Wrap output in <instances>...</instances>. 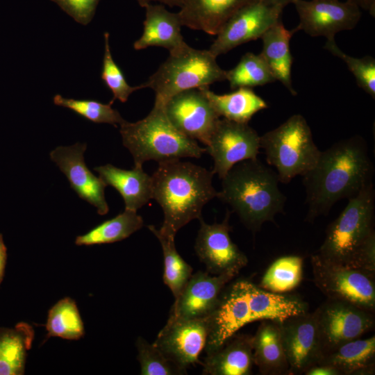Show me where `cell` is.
Wrapping results in <instances>:
<instances>
[{
	"label": "cell",
	"mask_w": 375,
	"mask_h": 375,
	"mask_svg": "<svg viewBox=\"0 0 375 375\" xmlns=\"http://www.w3.org/2000/svg\"><path fill=\"white\" fill-rule=\"evenodd\" d=\"M138 3V4L142 7L144 8L146 6H147L149 3H151L152 2H159L162 4L167 5L170 7L177 6L179 7L181 5L182 0H136Z\"/></svg>",
	"instance_id": "cell-42"
},
{
	"label": "cell",
	"mask_w": 375,
	"mask_h": 375,
	"mask_svg": "<svg viewBox=\"0 0 375 375\" xmlns=\"http://www.w3.org/2000/svg\"><path fill=\"white\" fill-rule=\"evenodd\" d=\"M232 90L262 86L276 80L262 56L247 52L233 69L226 71V79Z\"/></svg>",
	"instance_id": "cell-33"
},
{
	"label": "cell",
	"mask_w": 375,
	"mask_h": 375,
	"mask_svg": "<svg viewBox=\"0 0 375 375\" xmlns=\"http://www.w3.org/2000/svg\"><path fill=\"white\" fill-rule=\"evenodd\" d=\"M293 4L299 17L296 31L327 40L354 28L361 18L360 8L349 0H295Z\"/></svg>",
	"instance_id": "cell-14"
},
{
	"label": "cell",
	"mask_w": 375,
	"mask_h": 375,
	"mask_svg": "<svg viewBox=\"0 0 375 375\" xmlns=\"http://www.w3.org/2000/svg\"><path fill=\"white\" fill-rule=\"evenodd\" d=\"M307 311L308 303L297 295L272 292L249 280H236L224 288L207 317L204 349L207 354L217 350L247 324L266 319L282 322Z\"/></svg>",
	"instance_id": "cell-2"
},
{
	"label": "cell",
	"mask_w": 375,
	"mask_h": 375,
	"mask_svg": "<svg viewBox=\"0 0 375 375\" xmlns=\"http://www.w3.org/2000/svg\"><path fill=\"white\" fill-rule=\"evenodd\" d=\"M164 110L178 131L206 146L220 119L200 88L174 95L165 103Z\"/></svg>",
	"instance_id": "cell-15"
},
{
	"label": "cell",
	"mask_w": 375,
	"mask_h": 375,
	"mask_svg": "<svg viewBox=\"0 0 375 375\" xmlns=\"http://www.w3.org/2000/svg\"><path fill=\"white\" fill-rule=\"evenodd\" d=\"M99 178L118 191L122 197L125 209L136 211L152 199V178L144 172L142 166L133 169L118 168L110 164L94 168Z\"/></svg>",
	"instance_id": "cell-22"
},
{
	"label": "cell",
	"mask_w": 375,
	"mask_h": 375,
	"mask_svg": "<svg viewBox=\"0 0 375 375\" xmlns=\"http://www.w3.org/2000/svg\"><path fill=\"white\" fill-rule=\"evenodd\" d=\"M138 360L142 375L185 374L184 371L169 360L153 344L139 337L137 339Z\"/></svg>",
	"instance_id": "cell-37"
},
{
	"label": "cell",
	"mask_w": 375,
	"mask_h": 375,
	"mask_svg": "<svg viewBox=\"0 0 375 375\" xmlns=\"http://www.w3.org/2000/svg\"><path fill=\"white\" fill-rule=\"evenodd\" d=\"M276 172L260 160L249 159L232 167L222 178L219 199L232 208L244 225L255 233L263 223L283 212L285 196Z\"/></svg>",
	"instance_id": "cell-5"
},
{
	"label": "cell",
	"mask_w": 375,
	"mask_h": 375,
	"mask_svg": "<svg viewBox=\"0 0 375 375\" xmlns=\"http://www.w3.org/2000/svg\"><path fill=\"white\" fill-rule=\"evenodd\" d=\"M259 149L260 136L248 123L222 118L219 119L206 150L214 161L212 173L222 179L235 164L256 159Z\"/></svg>",
	"instance_id": "cell-11"
},
{
	"label": "cell",
	"mask_w": 375,
	"mask_h": 375,
	"mask_svg": "<svg viewBox=\"0 0 375 375\" xmlns=\"http://www.w3.org/2000/svg\"><path fill=\"white\" fill-rule=\"evenodd\" d=\"M146 9L143 32L133 47L141 50L150 47L174 51L185 44L181 33V22L178 12H172L162 4L149 3Z\"/></svg>",
	"instance_id": "cell-21"
},
{
	"label": "cell",
	"mask_w": 375,
	"mask_h": 375,
	"mask_svg": "<svg viewBox=\"0 0 375 375\" xmlns=\"http://www.w3.org/2000/svg\"><path fill=\"white\" fill-rule=\"evenodd\" d=\"M122 142L131 153L134 166L148 160L159 162L200 158L206 152L195 140L178 131L168 119L164 106L154 103L149 115L136 122L120 124Z\"/></svg>",
	"instance_id": "cell-6"
},
{
	"label": "cell",
	"mask_w": 375,
	"mask_h": 375,
	"mask_svg": "<svg viewBox=\"0 0 375 375\" xmlns=\"http://www.w3.org/2000/svg\"><path fill=\"white\" fill-rule=\"evenodd\" d=\"M219 117L240 123H248L260 110L267 108V102L252 88H239L228 94H217L209 86L199 88Z\"/></svg>",
	"instance_id": "cell-27"
},
{
	"label": "cell",
	"mask_w": 375,
	"mask_h": 375,
	"mask_svg": "<svg viewBox=\"0 0 375 375\" xmlns=\"http://www.w3.org/2000/svg\"><path fill=\"white\" fill-rule=\"evenodd\" d=\"M53 101L55 105L68 108L94 123H106L116 126L125 121L120 113L111 107L110 103L105 104L92 99L66 98L58 94L53 97Z\"/></svg>",
	"instance_id": "cell-34"
},
{
	"label": "cell",
	"mask_w": 375,
	"mask_h": 375,
	"mask_svg": "<svg viewBox=\"0 0 375 375\" xmlns=\"http://www.w3.org/2000/svg\"><path fill=\"white\" fill-rule=\"evenodd\" d=\"M47 340L51 337L76 340L84 335L83 322L74 300L65 297L49 310L46 323Z\"/></svg>",
	"instance_id": "cell-30"
},
{
	"label": "cell",
	"mask_w": 375,
	"mask_h": 375,
	"mask_svg": "<svg viewBox=\"0 0 375 375\" xmlns=\"http://www.w3.org/2000/svg\"><path fill=\"white\" fill-rule=\"evenodd\" d=\"M143 225V219L136 211L125 209L116 217L77 236L75 244L78 246H90L121 241L140 229Z\"/></svg>",
	"instance_id": "cell-29"
},
{
	"label": "cell",
	"mask_w": 375,
	"mask_h": 375,
	"mask_svg": "<svg viewBox=\"0 0 375 375\" xmlns=\"http://www.w3.org/2000/svg\"><path fill=\"white\" fill-rule=\"evenodd\" d=\"M317 364L328 365L340 375L374 374L375 336L346 342L324 353Z\"/></svg>",
	"instance_id": "cell-25"
},
{
	"label": "cell",
	"mask_w": 375,
	"mask_h": 375,
	"mask_svg": "<svg viewBox=\"0 0 375 375\" xmlns=\"http://www.w3.org/2000/svg\"><path fill=\"white\" fill-rule=\"evenodd\" d=\"M7 260V248L3 242V235L0 233V285L3 279Z\"/></svg>",
	"instance_id": "cell-40"
},
{
	"label": "cell",
	"mask_w": 375,
	"mask_h": 375,
	"mask_svg": "<svg viewBox=\"0 0 375 375\" xmlns=\"http://www.w3.org/2000/svg\"><path fill=\"white\" fill-rule=\"evenodd\" d=\"M303 259L294 255L281 256L267 268L258 285L275 293H285L297 288L302 278Z\"/></svg>",
	"instance_id": "cell-32"
},
{
	"label": "cell",
	"mask_w": 375,
	"mask_h": 375,
	"mask_svg": "<svg viewBox=\"0 0 375 375\" xmlns=\"http://www.w3.org/2000/svg\"><path fill=\"white\" fill-rule=\"evenodd\" d=\"M208 334V318L180 319L169 317L153 344L180 369L186 371L199 362Z\"/></svg>",
	"instance_id": "cell-16"
},
{
	"label": "cell",
	"mask_w": 375,
	"mask_h": 375,
	"mask_svg": "<svg viewBox=\"0 0 375 375\" xmlns=\"http://www.w3.org/2000/svg\"><path fill=\"white\" fill-rule=\"evenodd\" d=\"M283 8L260 0L235 12L224 24L209 51L216 57L244 43L260 38L281 18Z\"/></svg>",
	"instance_id": "cell-12"
},
{
	"label": "cell",
	"mask_w": 375,
	"mask_h": 375,
	"mask_svg": "<svg viewBox=\"0 0 375 375\" xmlns=\"http://www.w3.org/2000/svg\"><path fill=\"white\" fill-rule=\"evenodd\" d=\"M231 212L227 211L221 223H206L200 218V228L194 249L206 272L212 275L233 274L237 276L248 263L246 255L231 240L229 233Z\"/></svg>",
	"instance_id": "cell-13"
},
{
	"label": "cell",
	"mask_w": 375,
	"mask_h": 375,
	"mask_svg": "<svg viewBox=\"0 0 375 375\" xmlns=\"http://www.w3.org/2000/svg\"><path fill=\"white\" fill-rule=\"evenodd\" d=\"M87 144L77 142L69 147H58L50 152V158L66 176L70 187L78 196L94 206L98 214L109 210L105 198L106 184L87 167L84 152Z\"/></svg>",
	"instance_id": "cell-18"
},
{
	"label": "cell",
	"mask_w": 375,
	"mask_h": 375,
	"mask_svg": "<svg viewBox=\"0 0 375 375\" xmlns=\"http://www.w3.org/2000/svg\"><path fill=\"white\" fill-rule=\"evenodd\" d=\"M296 29L288 30L281 19L271 26L260 38L264 58L276 81H280L292 95L297 92L292 84V65L293 58L290 42Z\"/></svg>",
	"instance_id": "cell-26"
},
{
	"label": "cell",
	"mask_w": 375,
	"mask_h": 375,
	"mask_svg": "<svg viewBox=\"0 0 375 375\" xmlns=\"http://www.w3.org/2000/svg\"><path fill=\"white\" fill-rule=\"evenodd\" d=\"M280 328L289 374H304L319 362L323 352L314 312L290 316L280 322Z\"/></svg>",
	"instance_id": "cell-17"
},
{
	"label": "cell",
	"mask_w": 375,
	"mask_h": 375,
	"mask_svg": "<svg viewBox=\"0 0 375 375\" xmlns=\"http://www.w3.org/2000/svg\"><path fill=\"white\" fill-rule=\"evenodd\" d=\"M216 58L209 50L194 49L185 43L169 52L167 59L141 86L151 88L154 103L165 106L182 91L225 81L226 71L219 66Z\"/></svg>",
	"instance_id": "cell-7"
},
{
	"label": "cell",
	"mask_w": 375,
	"mask_h": 375,
	"mask_svg": "<svg viewBox=\"0 0 375 375\" xmlns=\"http://www.w3.org/2000/svg\"><path fill=\"white\" fill-rule=\"evenodd\" d=\"M310 263L315 284L328 299L374 312L375 274L328 262L318 254L311 256Z\"/></svg>",
	"instance_id": "cell-9"
},
{
	"label": "cell",
	"mask_w": 375,
	"mask_h": 375,
	"mask_svg": "<svg viewBox=\"0 0 375 375\" xmlns=\"http://www.w3.org/2000/svg\"><path fill=\"white\" fill-rule=\"evenodd\" d=\"M356 4L360 8L367 11L371 16L375 17V0H349Z\"/></svg>",
	"instance_id": "cell-41"
},
{
	"label": "cell",
	"mask_w": 375,
	"mask_h": 375,
	"mask_svg": "<svg viewBox=\"0 0 375 375\" xmlns=\"http://www.w3.org/2000/svg\"><path fill=\"white\" fill-rule=\"evenodd\" d=\"M76 22L88 25L92 19L99 0H51Z\"/></svg>",
	"instance_id": "cell-38"
},
{
	"label": "cell",
	"mask_w": 375,
	"mask_h": 375,
	"mask_svg": "<svg viewBox=\"0 0 375 375\" xmlns=\"http://www.w3.org/2000/svg\"><path fill=\"white\" fill-rule=\"evenodd\" d=\"M253 364L252 336L234 335L217 350L207 354L203 374L249 375Z\"/></svg>",
	"instance_id": "cell-23"
},
{
	"label": "cell",
	"mask_w": 375,
	"mask_h": 375,
	"mask_svg": "<svg viewBox=\"0 0 375 375\" xmlns=\"http://www.w3.org/2000/svg\"><path fill=\"white\" fill-rule=\"evenodd\" d=\"M374 201L373 183L349 199L328 225L317 254L328 262L375 274Z\"/></svg>",
	"instance_id": "cell-4"
},
{
	"label": "cell",
	"mask_w": 375,
	"mask_h": 375,
	"mask_svg": "<svg viewBox=\"0 0 375 375\" xmlns=\"http://www.w3.org/2000/svg\"><path fill=\"white\" fill-rule=\"evenodd\" d=\"M306 375H340L335 369L326 365L317 364L305 372Z\"/></svg>",
	"instance_id": "cell-39"
},
{
	"label": "cell",
	"mask_w": 375,
	"mask_h": 375,
	"mask_svg": "<svg viewBox=\"0 0 375 375\" xmlns=\"http://www.w3.org/2000/svg\"><path fill=\"white\" fill-rule=\"evenodd\" d=\"M262 2L271 5V6H277L282 8H285L287 5L290 3H293L295 0H260Z\"/></svg>",
	"instance_id": "cell-43"
},
{
	"label": "cell",
	"mask_w": 375,
	"mask_h": 375,
	"mask_svg": "<svg viewBox=\"0 0 375 375\" xmlns=\"http://www.w3.org/2000/svg\"><path fill=\"white\" fill-rule=\"evenodd\" d=\"M324 49L342 60L354 76L358 87L373 99L375 98V59L373 57L355 58L349 56L338 47L335 39L326 40Z\"/></svg>",
	"instance_id": "cell-36"
},
{
	"label": "cell",
	"mask_w": 375,
	"mask_h": 375,
	"mask_svg": "<svg viewBox=\"0 0 375 375\" xmlns=\"http://www.w3.org/2000/svg\"><path fill=\"white\" fill-rule=\"evenodd\" d=\"M235 276L233 274L211 275L201 271L192 274L175 299L169 317L185 319L208 317L224 288Z\"/></svg>",
	"instance_id": "cell-19"
},
{
	"label": "cell",
	"mask_w": 375,
	"mask_h": 375,
	"mask_svg": "<svg viewBox=\"0 0 375 375\" xmlns=\"http://www.w3.org/2000/svg\"><path fill=\"white\" fill-rule=\"evenodd\" d=\"M104 53L102 62L101 78L105 85L112 92L110 103L118 99L122 103L127 101L131 94L142 89L141 85L131 86L126 81L121 68L114 61L110 47V35L104 33Z\"/></svg>",
	"instance_id": "cell-35"
},
{
	"label": "cell",
	"mask_w": 375,
	"mask_h": 375,
	"mask_svg": "<svg viewBox=\"0 0 375 375\" xmlns=\"http://www.w3.org/2000/svg\"><path fill=\"white\" fill-rule=\"evenodd\" d=\"M213 175L212 171L180 159L158 162L151 176L152 199L163 211V223L158 229L162 234L175 238L190 221L202 217L204 206L217 197Z\"/></svg>",
	"instance_id": "cell-3"
},
{
	"label": "cell",
	"mask_w": 375,
	"mask_h": 375,
	"mask_svg": "<svg viewBox=\"0 0 375 375\" xmlns=\"http://www.w3.org/2000/svg\"><path fill=\"white\" fill-rule=\"evenodd\" d=\"M258 0H182L178 12L182 26L216 35L239 9Z\"/></svg>",
	"instance_id": "cell-20"
},
{
	"label": "cell",
	"mask_w": 375,
	"mask_h": 375,
	"mask_svg": "<svg viewBox=\"0 0 375 375\" xmlns=\"http://www.w3.org/2000/svg\"><path fill=\"white\" fill-rule=\"evenodd\" d=\"M147 228L161 244L164 259L163 281L176 299L192 275V267L178 253L174 237L162 234L154 226L150 225Z\"/></svg>",
	"instance_id": "cell-31"
},
{
	"label": "cell",
	"mask_w": 375,
	"mask_h": 375,
	"mask_svg": "<svg viewBox=\"0 0 375 375\" xmlns=\"http://www.w3.org/2000/svg\"><path fill=\"white\" fill-rule=\"evenodd\" d=\"M34 335L33 328L26 322H19L13 328H0V375L24 374Z\"/></svg>",
	"instance_id": "cell-28"
},
{
	"label": "cell",
	"mask_w": 375,
	"mask_h": 375,
	"mask_svg": "<svg viewBox=\"0 0 375 375\" xmlns=\"http://www.w3.org/2000/svg\"><path fill=\"white\" fill-rule=\"evenodd\" d=\"M260 144L267 162L276 168L279 182L283 183L307 173L321 153L309 125L299 114L292 115L279 126L260 136Z\"/></svg>",
	"instance_id": "cell-8"
},
{
	"label": "cell",
	"mask_w": 375,
	"mask_h": 375,
	"mask_svg": "<svg viewBox=\"0 0 375 375\" xmlns=\"http://www.w3.org/2000/svg\"><path fill=\"white\" fill-rule=\"evenodd\" d=\"M374 174L367 144L361 136L340 140L321 151L314 167L302 176L308 206L306 220L326 216L339 200L356 196L373 183Z\"/></svg>",
	"instance_id": "cell-1"
},
{
	"label": "cell",
	"mask_w": 375,
	"mask_h": 375,
	"mask_svg": "<svg viewBox=\"0 0 375 375\" xmlns=\"http://www.w3.org/2000/svg\"><path fill=\"white\" fill-rule=\"evenodd\" d=\"M280 322L262 320L252 336L253 362L261 374H289V365L283 349Z\"/></svg>",
	"instance_id": "cell-24"
},
{
	"label": "cell",
	"mask_w": 375,
	"mask_h": 375,
	"mask_svg": "<svg viewBox=\"0 0 375 375\" xmlns=\"http://www.w3.org/2000/svg\"><path fill=\"white\" fill-rule=\"evenodd\" d=\"M323 354L360 338L374 326L373 312L350 303L328 299L314 312Z\"/></svg>",
	"instance_id": "cell-10"
}]
</instances>
